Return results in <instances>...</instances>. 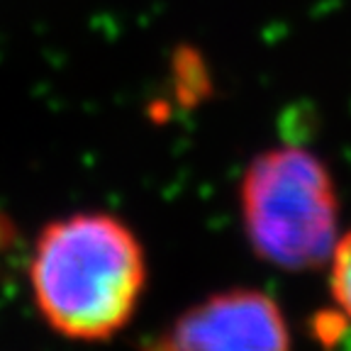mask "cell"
<instances>
[{"label": "cell", "instance_id": "1", "mask_svg": "<svg viewBox=\"0 0 351 351\" xmlns=\"http://www.w3.org/2000/svg\"><path fill=\"white\" fill-rule=\"evenodd\" d=\"M147 280L144 249L112 215L54 219L34 244L29 283L49 327L69 339L103 341L132 319Z\"/></svg>", "mask_w": 351, "mask_h": 351}, {"label": "cell", "instance_id": "2", "mask_svg": "<svg viewBox=\"0 0 351 351\" xmlns=\"http://www.w3.org/2000/svg\"><path fill=\"white\" fill-rule=\"evenodd\" d=\"M241 217L252 249L283 271L317 269L332 256L339 200L327 166L302 147L258 154L241 181Z\"/></svg>", "mask_w": 351, "mask_h": 351}, {"label": "cell", "instance_id": "3", "mask_svg": "<svg viewBox=\"0 0 351 351\" xmlns=\"http://www.w3.org/2000/svg\"><path fill=\"white\" fill-rule=\"evenodd\" d=\"M147 351H293L280 307L261 291L205 298L176 319Z\"/></svg>", "mask_w": 351, "mask_h": 351}, {"label": "cell", "instance_id": "4", "mask_svg": "<svg viewBox=\"0 0 351 351\" xmlns=\"http://www.w3.org/2000/svg\"><path fill=\"white\" fill-rule=\"evenodd\" d=\"M332 295L337 305L351 317V232L344 239H337L335 252H332Z\"/></svg>", "mask_w": 351, "mask_h": 351}]
</instances>
